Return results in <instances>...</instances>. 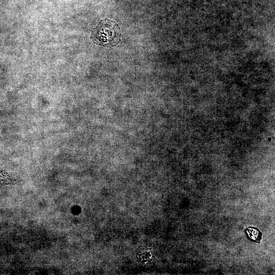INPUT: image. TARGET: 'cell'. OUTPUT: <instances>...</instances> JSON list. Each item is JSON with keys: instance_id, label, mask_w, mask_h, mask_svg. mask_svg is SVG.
I'll use <instances>...</instances> for the list:
<instances>
[{"instance_id": "6da1fadb", "label": "cell", "mask_w": 275, "mask_h": 275, "mask_svg": "<svg viewBox=\"0 0 275 275\" xmlns=\"http://www.w3.org/2000/svg\"><path fill=\"white\" fill-rule=\"evenodd\" d=\"M121 33L118 24L111 19L102 20L91 35L92 41L96 44L111 47L117 45L121 41Z\"/></svg>"}, {"instance_id": "7a4b0ae2", "label": "cell", "mask_w": 275, "mask_h": 275, "mask_svg": "<svg viewBox=\"0 0 275 275\" xmlns=\"http://www.w3.org/2000/svg\"><path fill=\"white\" fill-rule=\"evenodd\" d=\"M246 233L249 238L258 243L260 242L262 238V234L260 231L256 228H249L246 230Z\"/></svg>"}, {"instance_id": "3957f363", "label": "cell", "mask_w": 275, "mask_h": 275, "mask_svg": "<svg viewBox=\"0 0 275 275\" xmlns=\"http://www.w3.org/2000/svg\"><path fill=\"white\" fill-rule=\"evenodd\" d=\"M15 179L13 178L8 173L5 171H0V186L13 184Z\"/></svg>"}]
</instances>
